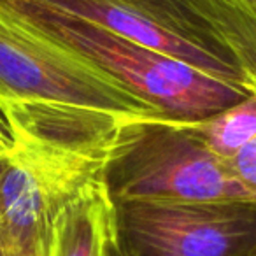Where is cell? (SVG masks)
I'll use <instances>...</instances> for the list:
<instances>
[{
    "label": "cell",
    "instance_id": "obj_1",
    "mask_svg": "<svg viewBox=\"0 0 256 256\" xmlns=\"http://www.w3.org/2000/svg\"><path fill=\"white\" fill-rule=\"evenodd\" d=\"M26 25L74 51L174 121H198L244 100V86L220 81L184 62L86 20L32 0H0Z\"/></svg>",
    "mask_w": 256,
    "mask_h": 256
},
{
    "label": "cell",
    "instance_id": "obj_2",
    "mask_svg": "<svg viewBox=\"0 0 256 256\" xmlns=\"http://www.w3.org/2000/svg\"><path fill=\"white\" fill-rule=\"evenodd\" d=\"M102 181L112 202H256L190 121L123 124L104 165Z\"/></svg>",
    "mask_w": 256,
    "mask_h": 256
},
{
    "label": "cell",
    "instance_id": "obj_3",
    "mask_svg": "<svg viewBox=\"0 0 256 256\" xmlns=\"http://www.w3.org/2000/svg\"><path fill=\"white\" fill-rule=\"evenodd\" d=\"M0 86L12 102L96 110L124 120H168L156 107L60 46L0 2Z\"/></svg>",
    "mask_w": 256,
    "mask_h": 256
},
{
    "label": "cell",
    "instance_id": "obj_4",
    "mask_svg": "<svg viewBox=\"0 0 256 256\" xmlns=\"http://www.w3.org/2000/svg\"><path fill=\"white\" fill-rule=\"evenodd\" d=\"M121 256H256V202H114Z\"/></svg>",
    "mask_w": 256,
    "mask_h": 256
},
{
    "label": "cell",
    "instance_id": "obj_5",
    "mask_svg": "<svg viewBox=\"0 0 256 256\" xmlns=\"http://www.w3.org/2000/svg\"><path fill=\"white\" fill-rule=\"evenodd\" d=\"M153 48L220 81L244 86L234 53L200 0H32ZM246 88V86H244Z\"/></svg>",
    "mask_w": 256,
    "mask_h": 256
},
{
    "label": "cell",
    "instance_id": "obj_6",
    "mask_svg": "<svg viewBox=\"0 0 256 256\" xmlns=\"http://www.w3.org/2000/svg\"><path fill=\"white\" fill-rule=\"evenodd\" d=\"M112 240L114 202L102 178H96L58 214L48 256H109Z\"/></svg>",
    "mask_w": 256,
    "mask_h": 256
},
{
    "label": "cell",
    "instance_id": "obj_7",
    "mask_svg": "<svg viewBox=\"0 0 256 256\" xmlns=\"http://www.w3.org/2000/svg\"><path fill=\"white\" fill-rule=\"evenodd\" d=\"M234 53L244 86L256 95V9L249 0H200Z\"/></svg>",
    "mask_w": 256,
    "mask_h": 256
},
{
    "label": "cell",
    "instance_id": "obj_8",
    "mask_svg": "<svg viewBox=\"0 0 256 256\" xmlns=\"http://www.w3.org/2000/svg\"><path fill=\"white\" fill-rule=\"evenodd\" d=\"M190 124L218 156L228 162L256 137V95L249 92L235 106Z\"/></svg>",
    "mask_w": 256,
    "mask_h": 256
},
{
    "label": "cell",
    "instance_id": "obj_9",
    "mask_svg": "<svg viewBox=\"0 0 256 256\" xmlns=\"http://www.w3.org/2000/svg\"><path fill=\"white\" fill-rule=\"evenodd\" d=\"M244 190L256 200V137L226 162Z\"/></svg>",
    "mask_w": 256,
    "mask_h": 256
},
{
    "label": "cell",
    "instance_id": "obj_10",
    "mask_svg": "<svg viewBox=\"0 0 256 256\" xmlns=\"http://www.w3.org/2000/svg\"><path fill=\"white\" fill-rule=\"evenodd\" d=\"M0 142L11 153L16 146L14 121H12V100L0 86Z\"/></svg>",
    "mask_w": 256,
    "mask_h": 256
},
{
    "label": "cell",
    "instance_id": "obj_11",
    "mask_svg": "<svg viewBox=\"0 0 256 256\" xmlns=\"http://www.w3.org/2000/svg\"><path fill=\"white\" fill-rule=\"evenodd\" d=\"M0 256H20V252L9 244V240L0 232Z\"/></svg>",
    "mask_w": 256,
    "mask_h": 256
},
{
    "label": "cell",
    "instance_id": "obj_12",
    "mask_svg": "<svg viewBox=\"0 0 256 256\" xmlns=\"http://www.w3.org/2000/svg\"><path fill=\"white\" fill-rule=\"evenodd\" d=\"M109 256H121L120 251H118V246H116V237H114L112 244H110V249H109Z\"/></svg>",
    "mask_w": 256,
    "mask_h": 256
},
{
    "label": "cell",
    "instance_id": "obj_13",
    "mask_svg": "<svg viewBox=\"0 0 256 256\" xmlns=\"http://www.w3.org/2000/svg\"><path fill=\"white\" fill-rule=\"evenodd\" d=\"M8 154H9V150L4 146V144L0 142V160H2V158H6V156H8Z\"/></svg>",
    "mask_w": 256,
    "mask_h": 256
},
{
    "label": "cell",
    "instance_id": "obj_14",
    "mask_svg": "<svg viewBox=\"0 0 256 256\" xmlns=\"http://www.w3.org/2000/svg\"><path fill=\"white\" fill-rule=\"evenodd\" d=\"M249 2H251V4L254 6V9H256V0H249Z\"/></svg>",
    "mask_w": 256,
    "mask_h": 256
}]
</instances>
